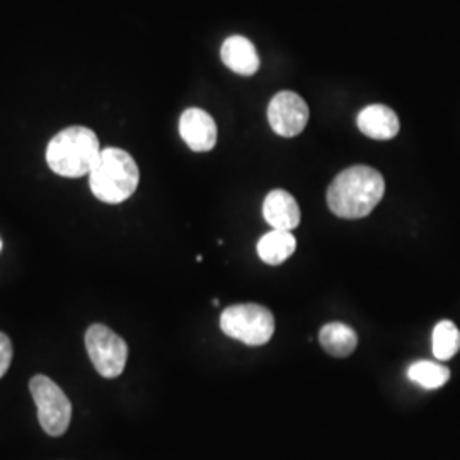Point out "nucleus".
<instances>
[{
  "instance_id": "8",
  "label": "nucleus",
  "mask_w": 460,
  "mask_h": 460,
  "mask_svg": "<svg viewBox=\"0 0 460 460\" xmlns=\"http://www.w3.org/2000/svg\"><path fill=\"white\" fill-rule=\"evenodd\" d=\"M180 135L193 152H208L217 144L214 118L203 110L190 108L180 118Z\"/></svg>"
},
{
  "instance_id": "11",
  "label": "nucleus",
  "mask_w": 460,
  "mask_h": 460,
  "mask_svg": "<svg viewBox=\"0 0 460 460\" xmlns=\"http://www.w3.org/2000/svg\"><path fill=\"white\" fill-rule=\"evenodd\" d=\"M220 57L226 66L239 75H252L260 68V55L256 47L239 34H234L224 41Z\"/></svg>"
},
{
  "instance_id": "1",
  "label": "nucleus",
  "mask_w": 460,
  "mask_h": 460,
  "mask_svg": "<svg viewBox=\"0 0 460 460\" xmlns=\"http://www.w3.org/2000/svg\"><path fill=\"white\" fill-rule=\"evenodd\" d=\"M385 193L384 176L368 165L341 171L328 188L329 210L336 217L355 220L372 214Z\"/></svg>"
},
{
  "instance_id": "10",
  "label": "nucleus",
  "mask_w": 460,
  "mask_h": 460,
  "mask_svg": "<svg viewBox=\"0 0 460 460\" xmlns=\"http://www.w3.org/2000/svg\"><path fill=\"white\" fill-rule=\"evenodd\" d=\"M264 220L279 230H292L300 224V208L296 198L285 190L271 191L263 203Z\"/></svg>"
},
{
  "instance_id": "12",
  "label": "nucleus",
  "mask_w": 460,
  "mask_h": 460,
  "mask_svg": "<svg viewBox=\"0 0 460 460\" xmlns=\"http://www.w3.org/2000/svg\"><path fill=\"white\" fill-rule=\"evenodd\" d=\"M296 241L290 230L273 229L258 243L261 261L271 266L285 263L296 252Z\"/></svg>"
},
{
  "instance_id": "17",
  "label": "nucleus",
  "mask_w": 460,
  "mask_h": 460,
  "mask_svg": "<svg viewBox=\"0 0 460 460\" xmlns=\"http://www.w3.org/2000/svg\"><path fill=\"white\" fill-rule=\"evenodd\" d=\"M0 251H2V241H0Z\"/></svg>"
},
{
  "instance_id": "4",
  "label": "nucleus",
  "mask_w": 460,
  "mask_h": 460,
  "mask_svg": "<svg viewBox=\"0 0 460 460\" xmlns=\"http://www.w3.org/2000/svg\"><path fill=\"white\" fill-rule=\"evenodd\" d=\"M220 328L247 346H263L275 332V317L270 309L258 304L230 305L220 315Z\"/></svg>"
},
{
  "instance_id": "15",
  "label": "nucleus",
  "mask_w": 460,
  "mask_h": 460,
  "mask_svg": "<svg viewBox=\"0 0 460 460\" xmlns=\"http://www.w3.org/2000/svg\"><path fill=\"white\" fill-rule=\"evenodd\" d=\"M408 377L411 378L414 384L421 385L423 389H438L445 385L450 378V370L440 365V363L433 362H416L412 363L408 368Z\"/></svg>"
},
{
  "instance_id": "14",
  "label": "nucleus",
  "mask_w": 460,
  "mask_h": 460,
  "mask_svg": "<svg viewBox=\"0 0 460 460\" xmlns=\"http://www.w3.org/2000/svg\"><path fill=\"white\" fill-rule=\"evenodd\" d=\"M460 349V331L452 321H440L433 329V355L437 360L447 362Z\"/></svg>"
},
{
  "instance_id": "16",
  "label": "nucleus",
  "mask_w": 460,
  "mask_h": 460,
  "mask_svg": "<svg viewBox=\"0 0 460 460\" xmlns=\"http://www.w3.org/2000/svg\"><path fill=\"white\" fill-rule=\"evenodd\" d=\"M13 362V343L7 334L0 332V378L5 376Z\"/></svg>"
},
{
  "instance_id": "6",
  "label": "nucleus",
  "mask_w": 460,
  "mask_h": 460,
  "mask_svg": "<svg viewBox=\"0 0 460 460\" xmlns=\"http://www.w3.org/2000/svg\"><path fill=\"white\" fill-rule=\"evenodd\" d=\"M85 348L101 377L116 378L123 374L128 360V346L115 331L104 324H93L85 331Z\"/></svg>"
},
{
  "instance_id": "5",
  "label": "nucleus",
  "mask_w": 460,
  "mask_h": 460,
  "mask_svg": "<svg viewBox=\"0 0 460 460\" xmlns=\"http://www.w3.org/2000/svg\"><path fill=\"white\" fill-rule=\"evenodd\" d=\"M30 391L38 408L41 428L49 437H62L72 418V404L66 393L45 376H34L30 382Z\"/></svg>"
},
{
  "instance_id": "13",
  "label": "nucleus",
  "mask_w": 460,
  "mask_h": 460,
  "mask_svg": "<svg viewBox=\"0 0 460 460\" xmlns=\"http://www.w3.org/2000/svg\"><path fill=\"white\" fill-rule=\"evenodd\" d=\"M319 343L331 357L345 358L355 351L358 345V336L348 324L329 323L319 332Z\"/></svg>"
},
{
  "instance_id": "7",
  "label": "nucleus",
  "mask_w": 460,
  "mask_h": 460,
  "mask_svg": "<svg viewBox=\"0 0 460 460\" xmlns=\"http://www.w3.org/2000/svg\"><path fill=\"white\" fill-rule=\"evenodd\" d=\"M268 121L279 137H296L307 127L309 106L296 93L281 91L268 106Z\"/></svg>"
},
{
  "instance_id": "9",
  "label": "nucleus",
  "mask_w": 460,
  "mask_h": 460,
  "mask_svg": "<svg viewBox=\"0 0 460 460\" xmlns=\"http://www.w3.org/2000/svg\"><path fill=\"white\" fill-rule=\"evenodd\" d=\"M360 132L374 140H391L399 133L401 123L394 111L384 104H370L357 116Z\"/></svg>"
},
{
  "instance_id": "2",
  "label": "nucleus",
  "mask_w": 460,
  "mask_h": 460,
  "mask_svg": "<svg viewBox=\"0 0 460 460\" xmlns=\"http://www.w3.org/2000/svg\"><path fill=\"white\" fill-rule=\"evenodd\" d=\"M140 171L132 155L121 148H104L89 172L93 195L102 203L118 205L127 201L138 188Z\"/></svg>"
},
{
  "instance_id": "3",
  "label": "nucleus",
  "mask_w": 460,
  "mask_h": 460,
  "mask_svg": "<svg viewBox=\"0 0 460 460\" xmlns=\"http://www.w3.org/2000/svg\"><path fill=\"white\" fill-rule=\"evenodd\" d=\"M98 135L85 127H70L57 133L47 147L49 169L64 178H81L98 163Z\"/></svg>"
}]
</instances>
